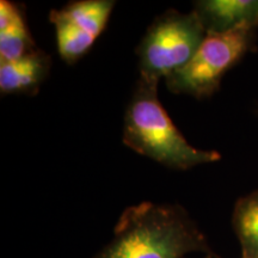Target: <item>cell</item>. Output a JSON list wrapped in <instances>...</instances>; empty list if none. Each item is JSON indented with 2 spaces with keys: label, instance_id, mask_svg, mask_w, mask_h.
Listing matches in <instances>:
<instances>
[{
  "label": "cell",
  "instance_id": "5b68a950",
  "mask_svg": "<svg viewBox=\"0 0 258 258\" xmlns=\"http://www.w3.org/2000/svg\"><path fill=\"white\" fill-rule=\"evenodd\" d=\"M112 0H79L50 11L61 59L77 62L93 46L106 27L114 9Z\"/></svg>",
  "mask_w": 258,
  "mask_h": 258
},
{
  "label": "cell",
  "instance_id": "52a82bcc",
  "mask_svg": "<svg viewBox=\"0 0 258 258\" xmlns=\"http://www.w3.org/2000/svg\"><path fill=\"white\" fill-rule=\"evenodd\" d=\"M50 57L43 50L35 49L21 59L0 62V91L3 95H34L47 79Z\"/></svg>",
  "mask_w": 258,
  "mask_h": 258
},
{
  "label": "cell",
  "instance_id": "6da1fadb",
  "mask_svg": "<svg viewBox=\"0 0 258 258\" xmlns=\"http://www.w3.org/2000/svg\"><path fill=\"white\" fill-rule=\"evenodd\" d=\"M190 252L218 257L184 208L143 202L122 213L112 240L93 258H183Z\"/></svg>",
  "mask_w": 258,
  "mask_h": 258
},
{
  "label": "cell",
  "instance_id": "277c9868",
  "mask_svg": "<svg viewBox=\"0 0 258 258\" xmlns=\"http://www.w3.org/2000/svg\"><path fill=\"white\" fill-rule=\"evenodd\" d=\"M256 46L257 30L253 29L207 34L192 59L165 79L166 88L199 99L211 97L220 88L225 74L256 50Z\"/></svg>",
  "mask_w": 258,
  "mask_h": 258
},
{
  "label": "cell",
  "instance_id": "7a4b0ae2",
  "mask_svg": "<svg viewBox=\"0 0 258 258\" xmlns=\"http://www.w3.org/2000/svg\"><path fill=\"white\" fill-rule=\"evenodd\" d=\"M158 84L139 77L124 115L125 146L175 170L220 160L217 151L195 148L180 134L158 98Z\"/></svg>",
  "mask_w": 258,
  "mask_h": 258
},
{
  "label": "cell",
  "instance_id": "8992f818",
  "mask_svg": "<svg viewBox=\"0 0 258 258\" xmlns=\"http://www.w3.org/2000/svg\"><path fill=\"white\" fill-rule=\"evenodd\" d=\"M194 11L207 34L258 29V0H202L195 3Z\"/></svg>",
  "mask_w": 258,
  "mask_h": 258
},
{
  "label": "cell",
  "instance_id": "30bf717a",
  "mask_svg": "<svg viewBox=\"0 0 258 258\" xmlns=\"http://www.w3.org/2000/svg\"><path fill=\"white\" fill-rule=\"evenodd\" d=\"M203 258H214V256H211V254H208V256H205ZM218 258V257H217Z\"/></svg>",
  "mask_w": 258,
  "mask_h": 258
},
{
  "label": "cell",
  "instance_id": "9c48e42d",
  "mask_svg": "<svg viewBox=\"0 0 258 258\" xmlns=\"http://www.w3.org/2000/svg\"><path fill=\"white\" fill-rule=\"evenodd\" d=\"M232 225L241 247V258H258V190L235 202Z\"/></svg>",
  "mask_w": 258,
  "mask_h": 258
},
{
  "label": "cell",
  "instance_id": "ba28073f",
  "mask_svg": "<svg viewBox=\"0 0 258 258\" xmlns=\"http://www.w3.org/2000/svg\"><path fill=\"white\" fill-rule=\"evenodd\" d=\"M35 49V41L25 22L22 8L15 3L0 2V62L21 59Z\"/></svg>",
  "mask_w": 258,
  "mask_h": 258
},
{
  "label": "cell",
  "instance_id": "3957f363",
  "mask_svg": "<svg viewBox=\"0 0 258 258\" xmlns=\"http://www.w3.org/2000/svg\"><path fill=\"white\" fill-rule=\"evenodd\" d=\"M207 32L192 11L169 10L150 25L137 54L141 78L160 82L184 67L205 41Z\"/></svg>",
  "mask_w": 258,
  "mask_h": 258
}]
</instances>
